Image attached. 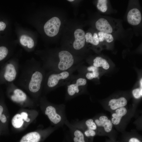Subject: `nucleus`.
<instances>
[{"instance_id": "20e7f679", "label": "nucleus", "mask_w": 142, "mask_h": 142, "mask_svg": "<svg viewBox=\"0 0 142 142\" xmlns=\"http://www.w3.org/2000/svg\"><path fill=\"white\" fill-rule=\"evenodd\" d=\"M45 100L46 103L45 104L46 105L44 110L45 115L55 127L58 128L62 127L67 119L65 113V105L63 104H54L46 102L45 99Z\"/></svg>"}, {"instance_id": "cd10ccee", "label": "nucleus", "mask_w": 142, "mask_h": 142, "mask_svg": "<svg viewBox=\"0 0 142 142\" xmlns=\"http://www.w3.org/2000/svg\"><path fill=\"white\" fill-rule=\"evenodd\" d=\"M128 142H142L139 139L135 137H132L129 140Z\"/></svg>"}, {"instance_id": "a211bd4d", "label": "nucleus", "mask_w": 142, "mask_h": 142, "mask_svg": "<svg viewBox=\"0 0 142 142\" xmlns=\"http://www.w3.org/2000/svg\"><path fill=\"white\" fill-rule=\"evenodd\" d=\"M88 71L85 75L86 78L89 80H92L98 77L99 73L98 68L92 65L87 67Z\"/></svg>"}, {"instance_id": "2eb2a0df", "label": "nucleus", "mask_w": 142, "mask_h": 142, "mask_svg": "<svg viewBox=\"0 0 142 142\" xmlns=\"http://www.w3.org/2000/svg\"><path fill=\"white\" fill-rule=\"evenodd\" d=\"M127 103L126 99L124 97H121L111 99L108 102V105L111 110L114 111L118 109L125 107Z\"/></svg>"}, {"instance_id": "f257e3e1", "label": "nucleus", "mask_w": 142, "mask_h": 142, "mask_svg": "<svg viewBox=\"0 0 142 142\" xmlns=\"http://www.w3.org/2000/svg\"><path fill=\"white\" fill-rule=\"evenodd\" d=\"M20 67L19 74L14 83L30 93L39 95L43 89L46 72L42 64L30 62Z\"/></svg>"}, {"instance_id": "9d476101", "label": "nucleus", "mask_w": 142, "mask_h": 142, "mask_svg": "<svg viewBox=\"0 0 142 142\" xmlns=\"http://www.w3.org/2000/svg\"><path fill=\"white\" fill-rule=\"evenodd\" d=\"M97 29L100 32L111 34L114 32L116 28L111 23L104 18H100L96 22Z\"/></svg>"}, {"instance_id": "ddd939ff", "label": "nucleus", "mask_w": 142, "mask_h": 142, "mask_svg": "<svg viewBox=\"0 0 142 142\" xmlns=\"http://www.w3.org/2000/svg\"><path fill=\"white\" fill-rule=\"evenodd\" d=\"M142 19L141 14L137 8H133L130 10L127 15L128 23L133 26H136L140 23Z\"/></svg>"}, {"instance_id": "7ed1b4c3", "label": "nucleus", "mask_w": 142, "mask_h": 142, "mask_svg": "<svg viewBox=\"0 0 142 142\" xmlns=\"http://www.w3.org/2000/svg\"><path fill=\"white\" fill-rule=\"evenodd\" d=\"M80 65L79 64L65 71L46 72L43 89L47 92L60 87L65 85L74 75V72L77 70Z\"/></svg>"}, {"instance_id": "dca6fc26", "label": "nucleus", "mask_w": 142, "mask_h": 142, "mask_svg": "<svg viewBox=\"0 0 142 142\" xmlns=\"http://www.w3.org/2000/svg\"><path fill=\"white\" fill-rule=\"evenodd\" d=\"M42 135L39 133L33 131L23 136L20 142H39Z\"/></svg>"}, {"instance_id": "9b49d317", "label": "nucleus", "mask_w": 142, "mask_h": 142, "mask_svg": "<svg viewBox=\"0 0 142 142\" xmlns=\"http://www.w3.org/2000/svg\"><path fill=\"white\" fill-rule=\"evenodd\" d=\"M93 119L98 128H102L107 133L111 131L113 125L111 120L107 116L102 115Z\"/></svg>"}, {"instance_id": "412c9836", "label": "nucleus", "mask_w": 142, "mask_h": 142, "mask_svg": "<svg viewBox=\"0 0 142 142\" xmlns=\"http://www.w3.org/2000/svg\"><path fill=\"white\" fill-rule=\"evenodd\" d=\"M11 123L13 126L16 128H21L24 123V120L19 114L15 115L11 120Z\"/></svg>"}, {"instance_id": "c85d7f7f", "label": "nucleus", "mask_w": 142, "mask_h": 142, "mask_svg": "<svg viewBox=\"0 0 142 142\" xmlns=\"http://www.w3.org/2000/svg\"><path fill=\"white\" fill-rule=\"evenodd\" d=\"M6 24L0 21V31H3L6 28Z\"/></svg>"}, {"instance_id": "1a4fd4ad", "label": "nucleus", "mask_w": 142, "mask_h": 142, "mask_svg": "<svg viewBox=\"0 0 142 142\" xmlns=\"http://www.w3.org/2000/svg\"><path fill=\"white\" fill-rule=\"evenodd\" d=\"M6 85L7 86V88L12 91L10 98L12 101L18 103H23L26 101L27 97L26 94L18 87L14 82L8 83Z\"/></svg>"}, {"instance_id": "6e6552de", "label": "nucleus", "mask_w": 142, "mask_h": 142, "mask_svg": "<svg viewBox=\"0 0 142 142\" xmlns=\"http://www.w3.org/2000/svg\"><path fill=\"white\" fill-rule=\"evenodd\" d=\"M60 25L61 22L59 18L57 17H53L44 24V31L48 36L54 37L58 33Z\"/></svg>"}, {"instance_id": "f03ea898", "label": "nucleus", "mask_w": 142, "mask_h": 142, "mask_svg": "<svg viewBox=\"0 0 142 142\" xmlns=\"http://www.w3.org/2000/svg\"><path fill=\"white\" fill-rule=\"evenodd\" d=\"M42 64L46 71L61 72L68 70L79 64L70 52L62 50L58 52L57 58L46 60Z\"/></svg>"}, {"instance_id": "a878e982", "label": "nucleus", "mask_w": 142, "mask_h": 142, "mask_svg": "<svg viewBox=\"0 0 142 142\" xmlns=\"http://www.w3.org/2000/svg\"><path fill=\"white\" fill-rule=\"evenodd\" d=\"M3 111V107L0 105V120L2 123H4L6 122L7 119L6 116L4 114H2Z\"/></svg>"}, {"instance_id": "bb28decb", "label": "nucleus", "mask_w": 142, "mask_h": 142, "mask_svg": "<svg viewBox=\"0 0 142 142\" xmlns=\"http://www.w3.org/2000/svg\"><path fill=\"white\" fill-rule=\"evenodd\" d=\"M20 114L23 120L27 122L30 121V119L28 117V115L27 113L23 111L21 112Z\"/></svg>"}, {"instance_id": "f8f14e48", "label": "nucleus", "mask_w": 142, "mask_h": 142, "mask_svg": "<svg viewBox=\"0 0 142 142\" xmlns=\"http://www.w3.org/2000/svg\"><path fill=\"white\" fill-rule=\"evenodd\" d=\"M75 40L73 47L76 50L81 49L84 46L85 41V34L84 31L80 29L76 30L74 33Z\"/></svg>"}, {"instance_id": "6ab92c4d", "label": "nucleus", "mask_w": 142, "mask_h": 142, "mask_svg": "<svg viewBox=\"0 0 142 142\" xmlns=\"http://www.w3.org/2000/svg\"><path fill=\"white\" fill-rule=\"evenodd\" d=\"M20 42L23 46L26 47L30 49L32 48L34 46V42L33 39L30 37L25 35L21 36L20 39Z\"/></svg>"}, {"instance_id": "aec40b11", "label": "nucleus", "mask_w": 142, "mask_h": 142, "mask_svg": "<svg viewBox=\"0 0 142 142\" xmlns=\"http://www.w3.org/2000/svg\"><path fill=\"white\" fill-rule=\"evenodd\" d=\"M85 38L86 42L94 45H98L99 43L98 34L96 33L93 35L90 32L87 33L85 34Z\"/></svg>"}, {"instance_id": "5701e85b", "label": "nucleus", "mask_w": 142, "mask_h": 142, "mask_svg": "<svg viewBox=\"0 0 142 142\" xmlns=\"http://www.w3.org/2000/svg\"><path fill=\"white\" fill-rule=\"evenodd\" d=\"M87 128L95 130L97 132L98 129L93 119H89L84 121H81Z\"/></svg>"}, {"instance_id": "393cba45", "label": "nucleus", "mask_w": 142, "mask_h": 142, "mask_svg": "<svg viewBox=\"0 0 142 142\" xmlns=\"http://www.w3.org/2000/svg\"><path fill=\"white\" fill-rule=\"evenodd\" d=\"M133 95L136 99L140 98L142 95V88H137L133 90L132 92Z\"/></svg>"}, {"instance_id": "4be33fe9", "label": "nucleus", "mask_w": 142, "mask_h": 142, "mask_svg": "<svg viewBox=\"0 0 142 142\" xmlns=\"http://www.w3.org/2000/svg\"><path fill=\"white\" fill-rule=\"evenodd\" d=\"M98 34L99 42H103L105 40L107 42L110 43L114 40L113 36L111 34L99 31Z\"/></svg>"}, {"instance_id": "b1692460", "label": "nucleus", "mask_w": 142, "mask_h": 142, "mask_svg": "<svg viewBox=\"0 0 142 142\" xmlns=\"http://www.w3.org/2000/svg\"><path fill=\"white\" fill-rule=\"evenodd\" d=\"M107 1L106 0H98L97 7L98 9L102 12H105L107 9Z\"/></svg>"}, {"instance_id": "c756f323", "label": "nucleus", "mask_w": 142, "mask_h": 142, "mask_svg": "<svg viewBox=\"0 0 142 142\" xmlns=\"http://www.w3.org/2000/svg\"><path fill=\"white\" fill-rule=\"evenodd\" d=\"M62 142H69V141L68 140V139L67 138L65 137V139H64L63 141H62Z\"/></svg>"}, {"instance_id": "f3484780", "label": "nucleus", "mask_w": 142, "mask_h": 142, "mask_svg": "<svg viewBox=\"0 0 142 142\" xmlns=\"http://www.w3.org/2000/svg\"><path fill=\"white\" fill-rule=\"evenodd\" d=\"M93 65L98 68L102 67L104 69L107 70L110 66L106 60L100 57H97L93 60Z\"/></svg>"}, {"instance_id": "2f4dec72", "label": "nucleus", "mask_w": 142, "mask_h": 142, "mask_svg": "<svg viewBox=\"0 0 142 142\" xmlns=\"http://www.w3.org/2000/svg\"><path fill=\"white\" fill-rule=\"evenodd\" d=\"M74 0H68V1H70V2H72V1H74Z\"/></svg>"}, {"instance_id": "4468645a", "label": "nucleus", "mask_w": 142, "mask_h": 142, "mask_svg": "<svg viewBox=\"0 0 142 142\" xmlns=\"http://www.w3.org/2000/svg\"><path fill=\"white\" fill-rule=\"evenodd\" d=\"M114 111L111 115V120L114 125H117L120 122L122 118L127 113V109L123 107L114 110Z\"/></svg>"}, {"instance_id": "423d86ee", "label": "nucleus", "mask_w": 142, "mask_h": 142, "mask_svg": "<svg viewBox=\"0 0 142 142\" xmlns=\"http://www.w3.org/2000/svg\"><path fill=\"white\" fill-rule=\"evenodd\" d=\"M20 66L16 61L5 62L0 68V85L14 82L18 74Z\"/></svg>"}, {"instance_id": "0eeeda50", "label": "nucleus", "mask_w": 142, "mask_h": 142, "mask_svg": "<svg viewBox=\"0 0 142 142\" xmlns=\"http://www.w3.org/2000/svg\"><path fill=\"white\" fill-rule=\"evenodd\" d=\"M64 125L68 127L69 130V136L65 137L69 142H92L86 138L82 131L67 119Z\"/></svg>"}, {"instance_id": "39448f33", "label": "nucleus", "mask_w": 142, "mask_h": 142, "mask_svg": "<svg viewBox=\"0 0 142 142\" xmlns=\"http://www.w3.org/2000/svg\"><path fill=\"white\" fill-rule=\"evenodd\" d=\"M87 83L86 79L80 74L73 75L65 85V100H70L81 94Z\"/></svg>"}, {"instance_id": "7c9ffc66", "label": "nucleus", "mask_w": 142, "mask_h": 142, "mask_svg": "<svg viewBox=\"0 0 142 142\" xmlns=\"http://www.w3.org/2000/svg\"><path fill=\"white\" fill-rule=\"evenodd\" d=\"M140 88H142V79H141L140 80Z\"/></svg>"}]
</instances>
